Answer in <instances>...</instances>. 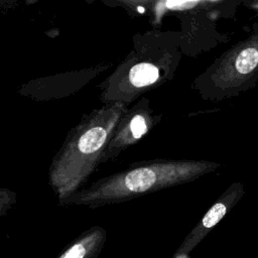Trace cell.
Here are the masks:
<instances>
[{
	"instance_id": "obj_9",
	"label": "cell",
	"mask_w": 258,
	"mask_h": 258,
	"mask_svg": "<svg viewBox=\"0 0 258 258\" xmlns=\"http://www.w3.org/2000/svg\"><path fill=\"white\" fill-rule=\"evenodd\" d=\"M215 3H217V2H213V1H165L162 4L168 10L183 11V10H189V9L196 8L199 5H211V4H215Z\"/></svg>"
},
{
	"instance_id": "obj_5",
	"label": "cell",
	"mask_w": 258,
	"mask_h": 258,
	"mask_svg": "<svg viewBox=\"0 0 258 258\" xmlns=\"http://www.w3.org/2000/svg\"><path fill=\"white\" fill-rule=\"evenodd\" d=\"M158 120L159 117L153 114L150 101L147 98H141L134 105L128 107L110 136L101 163L116 159L124 150L136 144Z\"/></svg>"
},
{
	"instance_id": "obj_6",
	"label": "cell",
	"mask_w": 258,
	"mask_h": 258,
	"mask_svg": "<svg viewBox=\"0 0 258 258\" xmlns=\"http://www.w3.org/2000/svg\"><path fill=\"white\" fill-rule=\"evenodd\" d=\"M243 195V184L240 182L233 183L208 210L201 221L187 234L171 258H189L188 256L190 252L240 201Z\"/></svg>"
},
{
	"instance_id": "obj_10",
	"label": "cell",
	"mask_w": 258,
	"mask_h": 258,
	"mask_svg": "<svg viewBox=\"0 0 258 258\" xmlns=\"http://www.w3.org/2000/svg\"><path fill=\"white\" fill-rule=\"evenodd\" d=\"M251 7H252L253 9H257V10H258V2L251 4Z\"/></svg>"
},
{
	"instance_id": "obj_8",
	"label": "cell",
	"mask_w": 258,
	"mask_h": 258,
	"mask_svg": "<svg viewBox=\"0 0 258 258\" xmlns=\"http://www.w3.org/2000/svg\"><path fill=\"white\" fill-rule=\"evenodd\" d=\"M17 202V195L15 191L0 187V217L6 216Z\"/></svg>"
},
{
	"instance_id": "obj_1",
	"label": "cell",
	"mask_w": 258,
	"mask_h": 258,
	"mask_svg": "<svg viewBox=\"0 0 258 258\" xmlns=\"http://www.w3.org/2000/svg\"><path fill=\"white\" fill-rule=\"evenodd\" d=\"M128 107L121 102L103 104L89 114L67 134L48 167V184L58 204L83 188L101 164L103 152L119 119Z\"/></svg>"
},
{
	"instance_id": "obj_3",
	"label": "cell",
	"mask_w": 258,
	"mask_h": 258,
	"mask_svg": "<svg viewBox=\"0 0 258 258\" xmlns=\"http://www.w3.org/2000/svg\"><path fill=\"white\" fill-rule=\"evenodd\" d=\"M159 64L156 59L149 56L145 40L135 39L132 49L101 84V102H121L129 107L163 79L162 68Z\"/></svg>"
},
{
	"instance_id": "obj_7",
	"label": "cell",
	"mask_w": 258,
	"mask_h": 258,
	"mask_svg": "<svg viewBox=\"0 0 258 258\" xmlns=\"http://www.w3.org/2000/svg\"><path fill=\"white\" fill-rule=\"evenodd\" d=\"M106 241V229L93 226L74 239L56 258H98Z\"/></svg>"
},
{
	"instance_id": "obj_2",
	"label": "cell",
	"mask_w": 258,
	"mask_h": 258,
	"mask_svg": "<svg viewBox=\"0 0 258 258\" xmlns=\"http://www.w3.org/2000/svg\"><path fill=\"white\" fill-rule=\"evenodd\" d=\"M220 165L206 160H145L102 177L70 196L61 206L96 209L197 179Z\"/></svg>"
},
{
	"instance_id": "obj_4",
	"label": "cell",
	"mask_w": 258,
	"mask_h": 258,
	"mask_svg": "<svg viewBox=\"0 0 258 258\" xmlns=\"http://www.w3.org/2000/svg\"><path fill=\"white\" fill-rule=\"evenodd\" d=\"M255 77H258V34L228 50L215 66L211 81L220 90H234Z\"/></svg>"
}]
</instances>
